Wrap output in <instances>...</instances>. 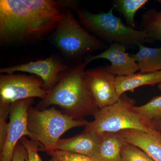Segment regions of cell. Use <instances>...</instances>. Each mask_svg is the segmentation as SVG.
Segmentation results:
<instances>
[{
	"label": "cell",
	"instance_id": "obj_1",
	"mask_svg": "<svg viewBox=\"0 0 161 161\" xmlns=\"http://www.w3.org/2000/svg\"><path fill=\"white\" fill-rule=\"evenodd\" d=\"M55 0H1L0 43H31L52 34L62 18Z\"/></svg>",
	"mask_w": 161,
	"mask_h": 161
},
{
	"label": "cell",
	"instance_id": "obj_2",
	"mask_svg": "<svg viewBox=\"0 0 161 161\" xmlns=\"http://www.w3.org/2000/svg\"><path fill=\"white\" fill-rule=\"evenodd\" d=\"M88 64L83 60L70 67L36 108L44 109L58 106L64 114L76 119L95 115L99 108L87 86L85 69Z\"/></svg>",
	"mask_w": 161,
	"mask_h": 161
},
{
	"label": "cell",
	"instance_id": "obj_3",
	"mask_svg": "<svg viewBox=\"0 0 161 161\" xmlns=\"http://www.w3.org/2000/svg\"><path fill=\"white\" fill-rule=\"evenodd\" d=\"M112 6L108 12L93 14L79 6L74 11L78 22L87 31L105 43H117L135 48L148 42L147 32L131 28L113 14Z\"/></svg>",
	"mask_w": 161,
	"mask_h": 161
},
{
	"label": "cell",
	"instance_id": "obj_4",
	"mask_svg": "<svg viewBox=\"0 0 161 161\" xmlns=\"http://www.w3.org/2000/svg\"><path fill=\"white\" fill-rule=\"evenodd\" d=\"M73 12L62 9L61 20L52 34V41L65 58L78 63L90 53L106 49L108 47L87 31Z\"/></svg>",
	"mask_w": 161,
	"mask_h": 161
},
{
	"label": "cell",
	"instance_id": "obj_5",
	"mask_svg": "<svg viewBox=\"0 0 161 161\" xmlns=\"http://www.w3.org/2000/svg\"><path fill=\"white\" fill-rule=\"evenodd\" d=\"M136 100L125 94L115 103L99 109L93 115L84 132H94L99 135L105 132H119L135 130L151 132L156 131L151 122L136 111Z\"/></svg>",
	"mask_w": 161,
	"mask_h": 161
},
{
	"label": "cell",
	"instance_id": "obj_6",
	"mask_svg": "<svg viewBox=\"0 0 161 161\" xmlns=\"http://www.w3.org/2000/svg\"><path fill=\"white\" fill-rule=\"evenodd\" d=\"M89 122L84 119H76L54 107L39 109L30 107L27 112V128L31 139L42 146L40 151L55 150L64 132L75 127L86 126Z\"/></svg>",
	"mask_w": 161,
	"mask_h": 161
},
{
	"label": "cell",
	"instance_id": "obj_7",
	"mask_svg": "<svg viewBox=\"0 0 161 161\" xmlns=\"http://www.w3.org/2000/svg\"><path fill=\"white\" fill-rule=\"evenodd\" d=\"M47 93L43 81L36 75L17 73L0 75V103L11 106L19 100L43 99Z\"/></svg>",
	"mask_w": 161,
	"mask_h": 161
},
{
	"label": "cell",
	"instance_id": "obj_8",
	"mask_svg": "<svg viewBox=\"0 0 161 161\" xmlns=\"http://www.w3.org/2000/svg\"><path fill=\"white\" fill-rule=\"evenodd\" d=\"M69 68L62 60L51 56L43 60L1 68L0 74L11 75L23 72L36 75L41 78L44 88L48 92L58 83Z\"/></svg>",
	"mask_w": 161,
	"mask_h": 161
},
{
	"label": "cell",
	"instance_id": "obj_9",
	"mask_svg": "<svg viewBox=\"0 0 161 161\" xmlns=\"http://www.w3.org/2000/svg\"><path fill=\"white\" fill-rule=\"evenodd\" d=\"M34 98L18 101L11 105L9 127L4 147L0 151V161H11L16 147L22 137H31L27 128V112Z\"/></svg>",
	"mask_w": 161,
	"mask_h": 161
},
{
	"label": "cell",
	"instance_id": "obj_10",
	"mask_svg": "<svg viewBox=\"0 0 161 161\" xmlns=\"http://www.w3.org/2000/svg\"><path fill=\"white\" fill-rule=\"evenodd\" d=\"M85 77L88 89L99 109L113 104L120 98L115 89L116 76L106 65L86 70Z\"/></svg>",
	"mask_w": 161,
	"mask_h": 161
},
{
	"label": "cell",
	"instance_id": "obj_11",
	"mask_svg": "<svg viewBox=\"0 0 161 161\" xmlns=\"http://www.w3.org/2000/svg\"><path fill=\"white\" fill-rule=\"evenodd\" d=\"M127 46L121 43H110L109 46L98 55H88L84 58L89 64L98 59H106L111 65H106L108 71L115 76H125L134 74L139 68L134 58L126 52Z\"/></svg>",
	"mask_w": 161,
	"mask_h": 161
},
{
	"label": "cell",
	"instance_id": "obj_12",
	"mask_svg": "<svg viewBox=\"0 0 161 161\" xmlns=\"http://www.w3.org/2000/svg\"><path fill=\"white\" fill-rule=\"evenodd\" d=\"M128 142L143 150L154 161H161V134L135 130H123L118 132Z\"/></svg>",
	"mask_w": 161,
	"mask_h": 161
},
{
	"label": "cell",
	"instance_id": "obj_13",
	"mask_svg": "<svg viewBox=\"0 0 161 161\" xmlns=\"http://www.w3.org/2000/svg\"><path fill=\"white\" fill-rule=\"evenodd\" d=\"M99 135L84 132L70 138L60 139L55 150H63L93 157L98 149Z\"/></svg>",
	"mask_w": 161,
	"mask_h": 161
},
{
	"label": "cell",
	"instance_id": "obj_14",
	"mask_svg": "<svg viewBox=\"0 0 161 161\" xmlns=\"http://www.w3.org/2000/svg\"><path fill=\"white\" fill-rule=\"evenodd\" d=\"M99 135L98 149L92 158L95 161H122L124 139L118 132H105Z\"/></svg>",
	"mask_w": 161,
	"mask_h": 161
},
{
	"label": "cell",
	"instance_id": "obj_15",
	"mask_svg": "<svg viewBox=\"0 0 161 161\" xmlns=\"http://www.w3.org/2000/svg\"><path fill=\"white\" fill-rule=\"evenodd\" d=\"M161 82V71L150 73H137L116 76L115 87L119 97L127 92H134L139 87L153 86Z\"/></svg>",
	"mask_w": 161,
	"mask_h": 161
},
{
	"label": "cell",
	"instance_id": "obj_16",
	"mask_svg": "<svg viewBox=\"0 0 161 161\" xmlns=\"http://www.w3.org/2000/svg\"><path fill=\"white\" fill-rule=\"evenodd\" d=\"M138 51L131 55L134 58L142 73H153L161 71V47L158 48L138 45Z\"/></svg>",
	"mask_w": 161,
	"mask_h": 161
},
{
	"label": "cell",
	"instance_id": "obj_17",
	"mask_svg": "<svg viewBox=\"0 0 161 161\" xmlns=\"http://www.w3.org/2000/svg\"><path fill=\"white\" fill-rule=\"evenodd\" d=\"M141 19L139 30L147 32L148 43L156 40L161 42V10L148 9L142 14Z\"/></svg>",
	"mask_w": 161,
	"mask_h": 161
},
{
	"label": "cell",
	"instance_id": "obj_18",
	"mask_svg": "<svg viewBox=\"0 0 161 161\" xmlns=\"http://www.w3.org/2000/svg\"><path fill=\"white\" fill-rule=\"evenodd\" d=\"M149 2L148 0H114V9L119 12L125 18L127 26L136 29L137 23L135 17L136 12Z\"/></svg>",
	"mask_w": 161,
	"mask_h": 161
},
{
	"label": "cell",
	"instance_id": "obj_19",
	"mask_svg": "<svg viewBox=\"0 0 161 161\" xmlns=\"http://www.w3.org/2000/svg\"><path fill=\"white\" fill-rule=\"evenodd\" d=\"M134 108L140 115L149 121L161 118V95L156 96L147 103L135 106Z\"/></svg>",
	"mask_w": 161,
	"mask_h": 161
},
{
	"label": "cell",
	"instance_id": "obj_20",
	"mask_svg": "<svg viewBox=\"0 0 161 161\" xmlns=\"http://www.w3.org/2000/svg\"><path fill=\"white\" fill-rule=\"evenodd\" d=\"M121 161H154L143 150L125 140L122 147Z\"/></svg>",
	"mask_w": 161,
	"mask_h": 161
},
{
	"label": "cell",
	"instance_id": "obj_21",
	"mask_svg": "<svg viewBox=\"0 0 161 161\" xmlns=\"http://www.w3.org/2000/svg\"><path fill=\"white\" fill-rule=\"evenodd\" d=\"M47 153L51 157L49 161H95L90 157L63 150H55Z\"/></svg>",
	"mask_w": 161,
	"mask_h": 161
},
{
	"label": "cell",
	"instance_id": "obj_22",
	"mask_svg": "<svg viewBox=\"0 0 161 161\" xmlns=\"http://www.w3.org/2000/svg\"><path fill=\"white\" fill-rule=\"evenodd\" d=\"M10 107L0 104V151L4 147L7 136L9 127L7 120L9 117Z\"/></svg>",
	"mask_w": 161,
	"mask_h": 161
},
{
	"label": "cell",
	"instance_id": "obj_23",
	"mask_svg": "<svg viewBox=\"0 0 161 161\" xmlns=\"http://www.w3.org/2000/svg\"><path fill=\"white\" fill-rule=\"evenodd\" d=\"M20 142L27 151V158L26 161H43L38 153L39 147L41 146L40 144L32 140L26 138V136L22 137Z\"/></svg>",
	"mask_w": 161,
	"mask_h": 161
},
{
	"label": "cell",
	"instance_id": "obj_24",
	"mask_svg": "<svg viewBox=\"0 0 161 161\" xmlns=\"http://www.w3.org/2000/svg\"><path fill=\"white\" fill-rule=\"evenodd\" d=\"M27 153L25 147L19 142L15 149L11 161H26Z\"/></svg>",
	"mask_w": 161,
	"mask_h": 161
},
{
	"label": "cell",
	"instance_id": "obj_25",
	"mask_svg": "<svg viewBox=\"0 0 161 161\" xmlns=\"http://www.w3.org/2000/svg\"><path fill=\"white\" fill-rule=\"evenodd\" d=\"M153 128L161 134V118L150 121Z\"/></svg>",
	"mask_w": 161,
	"mask_h": 161
},
{
	"label": "cell",
	"instance_id": "obj_26",
	"mask_svg": "<svg viewBox=\"0 0 161 161\" xmlns=\"http://www.w3.org/2000/svg\"><path fill=\"white\" fill-rule=\"evenodd\" d=\"M158 89L161 91V82L158 84Z\"/></svg>",
	"mask_w": 161,
	"mask_h": 161
}]
</instances>
